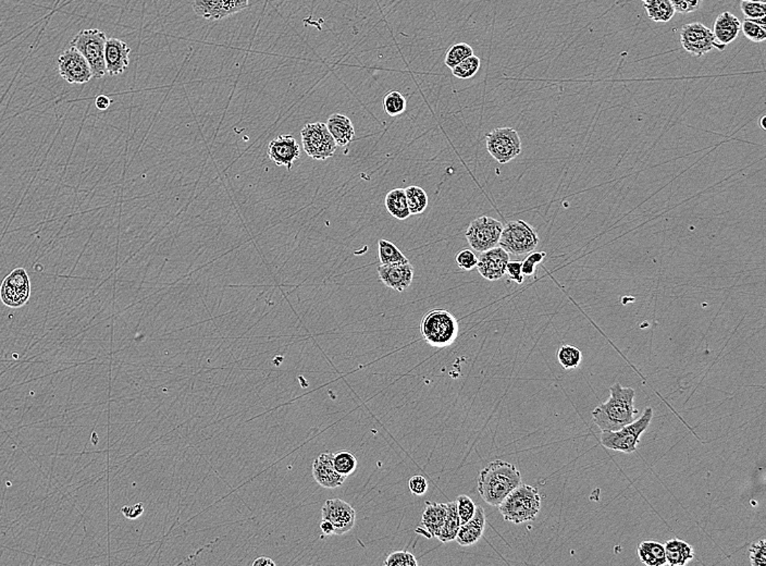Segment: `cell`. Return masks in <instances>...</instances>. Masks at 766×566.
I'll use <instances>...</instances> for the list:
<instances>
[{"label": "cell", "instance_id": "13", "mask_svg": "<svg viewBox=\"0 0 766 566\" xmlns=\"http://www.w3.org/2000/svg\"><path fill=\"white\" fill-rule=\"evenodd\" d=\"M58 71L61 78L70 84H85L93 78L88 61L72 46L59 55Z\"/></svg>", "mask_w": 766, "mask_h": 566}, {"label": "cell", "instance_id": "48", "mask_svg": "<svg viewBox=\"0 0 766 566\" xmlns=\"http://www.w3.org/2000/svg\"><path fill=\"white\" fill-rule=\"evenodd\" d=\"M110 103L111 101L108 96L99 95L96 97L95 106L96 108L99 109V110H106V109H108L109 106H110Z\"/></svg>", "mask_w": 766, "mask_h": 566}, {"label": "cell", "instance_id": "29", "mask_svg": "<svg viewBox=\"0 0 766 566\" xmlns=\"http://www.w3.org/2000/svg\"><path fill=\"white\" fill-rule=\"evenodd\" d=\"M447 506V517H445L442 528H441L439 535L437 536V538L441 542H444V544L445 542L455 541V538L458 536V529L460 527V517H458V511H456L455 501L454 502H449Z\"/></svg>", "mask_w": 766, "mask_h": 566}, {"label": "cell", "instance_id": "8", "mask_svg": "<svg viewBox=\"0 0 766 566\" xmlns=\"http://www.w3.org/2000/svg\"><path fill=\"white\" fill-rule=\"evenodd\" d=\"M301 138L305 153L315 160H326L337 151V143L324 122L307 124L301 128Z\"/></svg>", "mask_w": 766, "mask_h": 566}, {"label": "cell", "instance_id": "34", "mask_svg": "<svg viewBox=\"0 0 766 566\" xmlns=\"http://www.w3.org/2000/svg\"><path fill=\"white\" fill-rule=\"evenodd\" d=\"M472 55H474V49L472 46L466 43L455 44L447 51L444 59L445 66L452 70L455 66H458V63Z\"/></svg>", "mask_w": 766, "mask_h": 566}, {"label": "cell", "instance_id": "36", "mask_svg": "<svg viewBox=\"0 0 766 566\" xmlns=\"http://www.w3.org/2000/svg\"><path fill=\"white\" fill-rule=\"evenodd\" d=\"M480 65L481 61L478 58L477 56L472 55L465 60H463L462 63H458V66H455L452 69V74L455 78H462V80H467V78H472V76H475L478 74V71L480 69Z\"/></svg>", "mask_w": 766, "mask_h": 566}, {"label": "cell", "instance_id": "1", "mask_svg": "<svg viewBox=\"0 0 766 566\" xmlns=\"http://www.w3.org/2000/svg\"><path fill=\"white\" fill-rule=\"evenodd\" d=\"M523 483L522 474L514 464L505 460H493L478 477L477 488L485 503L499 506L514 489Z\"/></svg>", "mask_w": 766, "mask_h": 566}, {"label": "cell", "instance_id": "21", "mask_svg": "<svg viewBox=\"0 0 766 566\" xmlns=\"http://www.w3.org/2000/svg\"><path fill=\"white\" fill-rule=\"evenodd\" d=\"M485 527V510L481 506H477L475 514L472 519L460 525L455 541L462 547H469L477 544L478 541L483 538Z\"/></svg>", "mask_w": 766, "mask_h": 566}, {"label": "cell", "instance_id": "6", "mask_svg": "<svg viewBox=\"0 0 766 566\" xmlns=\"http://www.w3.org/2000/svg\"><path fill=\"white\" fill-rule=\"evenodd\" d=\"M107 36L99 28H88L78 32L71 40V46L83 55L91 67L93 78H101L107 74L105 63V46Z\"/></svg>", "mask_w": 766, "mask_h": 566}, {"label": "cell", "instance_id": "33", "mask_svg": "<svg viewBox=\"0 0 766 566\" xmlns=\"http://www.w3.org/2000/svg\"><path fill=\"white\" fill-rule=\"evenodd\" d=\"M556 358L564 369H574L581 364L583 354L578 347L565 344L558 349Z\"/></svg>", "mask_w": 766, "mask_h": 566}, {"label": "cell", "instance_id": "3", "mask_svg": "<svg viewBox=\"0 0 766 566\" xmlns=\"http://www.w3.org/2000/svg\"><path fill=\"white\" fill-rule=\"evenodd\" d=\"M503 519L510 523L531 522L541 510V497L537 488L522 483L514 489L498 506Z\"/></svg>", "mask_w": 766, "mask_h": 566}, {"label": "cell", "instance_id": "44", "mask_svg": "<svg viewBox=\"0 0 766 566\" xmlns=\"http://www.w3.org/2000/svg\"><path fill=\"white\" fill-rule=\"evenodd\" d=\"M675 8L676 13H694L702 5L703 0H671Z\"/></svg>", "mask_w": 766, "mask_h": 566}, {"label": "cell", "instance_id": "9", "mask_svg": "<svg viewBox=\"0 0 766 566\" xmlns=\"http://www.w3.org/2000/svg\"><path fill=\"white\" fill-rule=\"evenodd\" d=\"M485 140L487 151L499 164H508L522 153V140L515 128H494L485 134Z\"/></svg>", "mask_w": 766, "mask_h": 566}, {"label": "cell", "instance_id": "38", "mask_svg": "<svg viewBox=\"0 0 766 566\" xmlns=\"http://www.w3.org/2000/svg\"><path fill=\"white\" fill-rule=\"evenodd\" d=\"M741 30L744 32V38L753 43H762L766 40V26L760 23L744 20V23H741Z\"/></svg>", "mask_w": 766, "mask_h": 566}, {"label": "cell", "instance_id": "42", "mask_svg": "<svg viewBox=\"0 0 766 566\" xmlns=\"http://www.w3.org/2000/svg\"><path fill=\"white\" fill-rule=\"evenodd\" d=\"M749 558H750V561H751L753 566L766 565V546L764 539L750 547Z\"/></svg>", "mask_w": 766, "mask_h": 566}, {"label": "cell", "instance_id": "47", "mask_svg": "<svg viewBox=\"0 0 766 566\" xmlns=\"http://www.w3.org/2000/svg\"><path fill=\"white\" fill-rule=\"evenodd\" d=\"M121 512L126 516V519H135L140 517V516L143 515L144 504L138 503L133 506H126L121 508Z\"/></svg>", "mask_w": 766, "mask_h": 566}, {"label": "cell", "instance_id": "7", "mask_svg": "<svg viewBox=\"0 0 766 566\" xmlns=\"http://www.w3.org/2000/svg\"><path fill=\"white\" fill-rule=\"evenodd\" d=\"M499 244L508 254L520 256L537 249L539 237L531 224L524 220H515L503 226Z\"/></svg>", "mask_w": 766, "mask_h": 566}, {"label": "cell", "instance_id": "11", "mask_svg": "<svg viewBox=\"0 0 766 566\" xmlns=\"http://www.w3.org/2000/svg\"><path fill=\"white\" fill-rule=\"evenodd\" d=\"M503 224L492 217L481 216L472 220L465 235L476 252L483 253L499 244Z\"/></svg>", "mask_w": 766, "mask_h": 566}, {"label": "cell", "instance_id": "16", "mask_svg": "<svg viewBox=\"0 0 766 566\" xmlns=\"http://www.w3.org/2000/svg\"><path fill=\"white\" fill-rule=\"evenodd\" d=\"M510 260V254L504 249L495 247L480 254L476 268L485 280L498 281L506 274Z\"/></svg>", "mask_w": 766, "mask_h": 566}, {"label": "cell", "instance_id": "27", "mask_svg": "<svg viewBox=\"0 0 766 566\" xmlns=\"http://www.w3.org/2000/svg\"><path fill=\"white\" fill-rule=\"evenodd\" d=\"M385 204L388 213L397 220H406L412 216L407 205L404 189L390 191L385 197Z\"/></svg>", "mask_w": 766, "mask_h": 566}, {"label": "cell", "instance_id": "41", "mask_svg": "<svg viewBox=\"0 0 766 566\" xmlns=\"http://www.w3.org/2000/svg\"><path fill=\"white\" fill-rule=\"evenodd\" d=\"M455 262H456L460 269L470 272V270L475 269L477 267L478 257L476 256L475 253L472 249H464L456 254Z\"/></svg>", "mask_w": 766, "mask_h": 566}, {"label": "cell", "instance_id": "10", "mask_svg": "<svg viewBox=\"0 0 766 566\" xmlns=\"http://www.w3.org/2000/svg\"><path fill=\"white\" fill-rule=\"evenodd\" d=\"M681 43L683 49L694 57H701L713 49L723 51L726 48V46L719 44L712 30L699 22L688 23L683 26Z\"/></svg>", "mask_w": 766, "mask_h": 566}, {"label": "cell", "instance_id": "5", "mask_svg": "<svg viewBox=\"0 0 766 566\" xmlns=\"http://www.w3.org/2000/svg\"><path fill=\"white\" fill-rule=\"evenodd\" d=\"M653 418V410L647 408L640 418L626 425L619 431H603L601 442L603 447L617 452L631 453L637 451L640 435L648 429Z\"/></svg>", "mask_w": 766, "mask_h": 566}, {"label": "cell", "instance_id": "23", "mask_svg": "<svg viewBox=\"0 0 766 566\" xmlns=\"http://www.w3.org/2000/svg\"><path fill=\"white\" fill-rule=\"evenodd\" d=\"M328 130L338 147H347L355 138V128L349 117L342 113H333L328 119Z\"/></svg>", "mask_w": 766, "mask_h": 566}, {"label": "cell", "instance_id": "30", "mask_svg": "<svg viewBox=\"0 0 766 566\" xmlns=\"http://www.w3.org/2000/svg\"><path fill=\"white\" fill-rule=\"evenodd\" d=\"M404 190L410 215H420L425 212L429 203L425 190L417 185H410Z\"/></svg>", "mask_w": 766, "mask_h": 566}, {"label": "cell", "instance_id": "51", "mask_svg": "<svg viewBox=\"0 0 766 566\" xmlns=\"http://www.w3.org/2000/svg\"><path fill=\"white\" fill-rule=\"evenodd\" d=\"M765 120H766V117H762L761 122H760V124H761V126H762V128H763V130H766Z\"/></svg>", "mask_w": 766, "mask_h": 566}, {"label": "cell", "instance_id": "18", "mask_svg": "<svg viewBox=\"0 0 766 566\" xmlns=\"http://www.w3.org/2000/svg\"><path fill=\"white\" fill-rule=\"evenodd\" d=\"M267 153L276 166L285 167L290 172L294 161L301 156V149L297 140L287 134L272 140L269 143Z\"/></svg>", "mask_w": 766, "mask_h": 566}, {"label": "cell", "instance_id": "19", "mask_svg": "<svg viewBox=\"0 0 766 566\" xmlns=\"http://www.w3.org/2000/svg\"><path fill=\"white\" fill-rule=\"evenodd\" d=\"M131 48L124 40L118 38H109L105 46V63L107 74L110 76L124 74L130 63Z\"/></svg>", "mask_w": 766, "mask_h": 566}, {"label": "cell", "instance_id": "40", "mask_svg": "<svg viewBox=\"0 0 766 566\" xmlns=\"http://www.w3.org/2000/svg\"><path fill=\"white\" fill-rule=\"evenodd\" d=\"M385 566H417L418 561L414 554L407 551H394L387 556L383 562Z\"/></svg>", "mask_w": 766, "mask_h": 566}, {"label": "cell", "instance_id": "35", "mask_svg": "<svg viewBox=\"0 0 766 566\" xmlns=\"http://www.w3.org/2000/svg\"><path fill=\"white\" fill-rule=\"evenodd\" d=\"M383 109L390 117L400 116L406 110V99L400 92H389L383 99Z\"/></svg>", "mask_w": 766, "mask_h": 566}, {"label": "cell", "instance_id": "22", "mask_svg": "<svg viewBox=\"0 0 766 566\" xmlns=\"http://www.w3.org/2000/svg\"><path fill=\"white\" fill-rule=\"evenodd\" d=\"M741 22L736 15L725 11L719 15L714 22V36L721 45L727 46L738 38Z\"/></svg>", "mask_w": 766, "mask_h": 566}, {"label": "cell", "instance_id": "45", "mask_svg": "<svg viewBox=\"0 0 766 566\" xmlns=\"http://www.w3.org/2000/svg\"><path fill=\"white\" fill-rule=\"evenodd\" d=\"M410 492L416 497L424 496L428 491L427 479L422 475L413 476L408 483Z\"/></svg>", "mask_w": 766, "mask_h": 566}, {"label": "cell", "instance_id": "39", "mask_svg": "<svg viewBox=\"0 0 766 566\" xmlns=\"http://www.w3.org/2000/svg\"><path fill=\"white\" fill-rule=\"evenodd\" d=\"M456 511H458V517H460V525L465 524L466 522L469 521L472 519L476 511V503L469 497L466 494H462L458 496L456 501Z\"/></svg>", "mask_w": 766, "mask_h": 566}, {"label": "cell", "instance_id": "24", "mask_svg": "<svg viewBox=\"0 0 766 566\" xmlns=\"http://www.w3.org/2000/svg\"><path fill=\"white\" fill-rule=\"evenodd\" d=\"M447 506L437 502H426V508L422 516V526L429 537H437L442 528L447 517Z\"/></svg>", "mask_w": 766, "mask_h": 566}, {"label": "cell", "instance_id": "31", "mask_svg": "<svg viewBox=\"0 0 766 566\" xmlns=\"http://www.w3.org/2000/svg\"><path fill=\"white\" fill-rule=\"evenodd\" d=\"M332 462L334 468L340 475L344 476L345 478L352 475L357 468L356 456L349 451H338L332 453Z\"/></svg>", "mask_w": 766, "mask_h": 566}, {"label": "cell", "instance_id": "25", "mask_svg": "<svg viewBox=\"0 0 766 566\" xmlns=\"http://www.w3.org/2000/svg\"><path fill=\"white\" fill-rule=\"evenodd\" d=\"M666 563L672 566H683L694 560V548L681 539H672L666 542L665 546Z\"/></svg>", "mask_w": 766, "mask_h": 566}, {"label": "cell", "instance_id": "4", "mask_svg": "<svg viewBox=\"0 0 766 566\" xmlns=\"http://www.w3.org/2000/svg\"><path fill=\"white\" fill-rule=\"evenodd\" d=\"M420 333L428 344L437 349L450 347L458 339L460 326L456 318L445 310H431L420 322Z\"/></svg>", "mask_w": 766, "mask_h": 566}, {"label": "cell", "instance_id": "12", "mask_svg": "<svg viewBox=\"0 0 766 566\" xmlns=\"http://www.w3.org/2000/svg\"><path fill=\"white\" fill-rule=\"evenodd\" d=\"M31 280L24 268H15L0 285V300L10 308H20L30 301Z\"/></svg>", "mask_w": 766, "mask_h": 566}, {"label": "cell", "instance_id": "28", "mask_svg": "<svg viewBox=\"0 0 766 566\" xmlns=\"http://www.w3.org/2000/svg\"><path fill=\"white\" fill-rule=\"evenodd\" d=\"M642 3L649 18L654 22L666 23L675 15L671 0H642Z\"/></svg>", "mask_w": 766, "mask_h": 566}, {"label": "cell", "instance_id": "20", "mask_svg": "<svg viewBox=\"0 0 766 566\" xmlns=\"http://www.w3.org/2000/svg\"><path fill=\"white\" fill-rule=\"evenodd\" d=\"M313 476L317 483L327 489L341 487L345 481L344 476L340 475L333 466L332 453H322L315 458L313 463Z\"/></svg>", "mask_w": 766, "mask_h": 566}, {"label": "cell", "instance_id": "15", "mask_svg": "<svg viewBox=\"0 0 766 566\" xmlns=\"http://www.w3.org/2000/svg\"><path fill=\"white\" fill-rule=\"evenodd\" d=\"M249 0H194L193 10L207 21H219L241 13Z\"/></svg>", "mask_w": 766, "mask_h": 566}, {"label": "cell", "instance_id": "17", "mask_svg": "<svg viewBox=\"0 0 766 566\" xmlns=\"http://www.w3.org/2000/svg\"><path fill=\"white\" fill-rule=\"evenodd\" d=\"M380 281L397 292L408 289L414 279V267L410 262L394 263L378 267Z\"/></svg>", "mask_w": 766, "mask_h": 566}, {"label": "cell", "instance_id": "52", "mask_svg": "<svg viewBox=\"0 0 766 566\" xmlns=\"http://www.w3.org/2000/svg\"><path fill=\"white\" fill-rule=\"evenodd\" d=\"M742 1H754V3H765L766 0H742Z\"/></svg>", "mask_w": 766, "mask_h": 566}, {"label": "cell", "instance_id": "14", "mask_svg": "<svg viewBox=\"0 0 766 566\" xmlns=\"http://www.w3.org/2000/svg\"><path fill=\"white\" fill-rule=\"evenodd\" d=\"M322 519L332 524L334 535L341 536L352 531L356 522V511L351 504L341 499H331L324 502L322 510Z\"/></svg>", "mask_w": 766, "mask_h": 566}, {"label": "cell", "instance_id": "2", "mask_svg": "<svg viewBox=\"0 0 766 566\" xmlns=\"http://www.w3.org/2000/svg\"><path fill=\"white\" fill-rule=\"evenodd\" d=\"M635 390L619 383L610 388V398L592 412L593 422L602 431H619L633 423L637 410L633 406Z\"/></svg>", "mask_w": 766, "mask_h": 566}, {"label": "cell", "instance_id": "37", "mask_svg": "<svg viewBox=\"0 0 766 566\" xmlns=\"http://www.w3.org/2000/svg\"><path fill=\"white\" fill-rule=\"evenodd\" d=\"M741 11L746 17V20L754 21L766 26V6L765 3H754V1H741Z\"/></svg>", "mask_w": 766, "mask_h": 566}, {"label": "cell", "instance_id": "43", "mask_svg": "<svg viewBox=\"0 0 766 566\" xmlns=\"http://www.w3.org/2000/svg\"><path fill=\"white\" fill-rule=\"evenodd\" d=\"M545 256H547V254L544 252L531 253L522 263V272H523L524 276H533L535 272V266L540 264L544 260Z\"/></svg>", "mask_w": 766, "mask_h": 566}, {"label": "cell", "instance_id": "32", "mask_svg": "<svg viewBox=\"0 0 766 566\" xmlns=\"http://www.w3.org/2000/svg\"><path fill=\"white\" fill-rule=\"evenodd\" d=\"M378 253L381 265L394 264V263H407L406 256L397 249V245L387 240H379L378 242Z\"/></svg>", "mask_w": 766, "mask_h": 566}, {"label": "cell", "instance_id": "46", "mask_svg": "<svg viewBox=\"0 0 766 566\" xmlns=\"http://www.w3.org/2000/svg\"><path fill=\"white\" fill-rule=\"evenodd\" d=\"M506 274L510 276V280L522 285L524 282V274L522 272V262L519 260H510L506 266Z\"/></svg>", "mask_w": 766, "mask_h": 566}, {"label": "cell", "instance_id": "50", "mask_svg": "<svg viewBox=\"0 0 766 566\" xmlns=\"http://www.w3.org/2000/svg\"><path fill=\"white\" fill-rule=\"evenodd\" d=\"M253 566H276V562L272 561L268 556H259L258 559L255 560L253 563Z\"/></svg>", "mask_w": 766, "mask_h": 566}, {"label": "cell", "instance_id": "26", "mask_svg": "<svg viewBox=\"0 0 766 566\" xmlns=\"http://www.w3.org/2000/svg\"><path fill=\"white\" fill-rule=\"evenodd\" d=\"M640 561L647 566H662L666 564L665 549L656 541H642L638 546Z\"/></svg>", "mask_w": 766, "mask_h": 566}, {"label": "cell", "instance_id": "49", "mask_svg": "<svg viewBox=\"0 0 766 566\" xmlns=\"http://www.w3.org/2000/svg\"><path fill=\"white\" fill-rule=\"evenodd\" d=\"M320 529H322L324 536H332V535H334L333 526H332V524L330 523L329 521H327V519H322V523H320Z\"/></svg>", "mask_w": 766, "mask_h": 566}]
</instances>
